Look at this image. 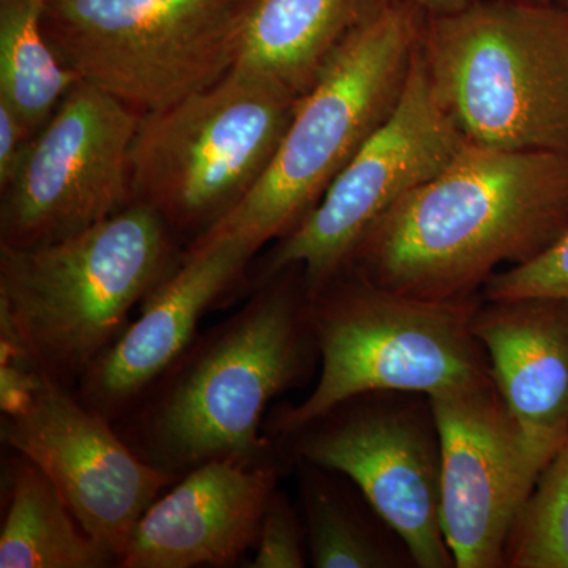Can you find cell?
Instances as JSON below:
<instances>
[{"label": "cell", "instance_id": "cell-16", "mask_svg": "<svg viewBox=\"0 0 568 568\" xmlns=\"http://www.w3.org/2000/svg\"><path fill=\"white\" fill-rule=\"evenodd\" d=\"M474 332L497 392L545 469L568 436V302L481 298Z\"/></svg>", "mask_w": 568, "mask_h": 568}, {"label": "cell", "instance_id": "cell-20", "mask_svg": "<svg viewBox=\"0 0 568 568\" xmlns=\"http://www.w3.org/2000/svg\"><path fill=\"white\" fill-rule=\"evenodd\" d=\"M47 0H0V102L36 134L81 81L43 31Z\"/></svg>", "mask_w": 568, "mask_h": 568}, {"label": "cell", "instance_id": "cell-5", "mask_svg": "<svg viewBox=\"0 0 568 568\" xmlns=\"http://www.w3.org/2000/svg\"><path fill=\"white\" fill-rule=\"evenodd\" d=\"M481 295L429 301L381 286L347 265L308 294L320 351L315 388L298 405L267 414L264 435L278 439L355 395L410 392L432 396L491 376L474 332Z\"/></svg>", "mask_w": 568, "mask_h": 568}, {"label": "cell", "instance_id": "cell-13", "mask_svg": "<svg viewBox=\"0 0 568 568\" xmlns=\"http://www.w3.org/2000/svg\"><path fill=\"white\" fill-rule=\"evenodd\" d=\"M0 439L48 474L85 530L119 560L144 511L179 480L144 462L114 424L47 376L31 405L2 416Z\"/></svg>", "mask_w": 568, "mask_h": 568}, {"label": "cell", "instance_id": "cell-22", "mask_svg": "<svg viewBox=\"0 0 568 568\" xmlns=\"http://www.w3.org/2000/svg\"><path fill=\"white\" fill-rule=\"evenodd\" d=\"M548 297L568 302V231L528 263L493 275L481 290L485 301Z\"/></svg>", "mask_w": 568, "mask_h": 568}, {"label": "cell", "instance_id": "cell-27", "mask_svg": "<svg viewBox=\"0 0 568 568\" xmlns=\"http://www.w3.org/2000/svg\"><path fill=\"white\" fill-rule=\"evenodd\" d=\"M558 6L562 7L568 13V0H558Z\"/></svg>", "mask_w": 568, "mask_h": 568}, {"label": "cell", "instance_id": "cell-8", "mask_svg": "<svg viewBox=\"0 0 568 568\" xmlns=\"http://www.w3.org/2000/svg\"><path fill=\"white\" fill-rule=\"evenodd\" d=\"M237 0H47L43 31L82 81L140 115L222 81L237 61Z\"/></svg>", "mask_w": 568, "mask_h": 568}, {"label": "cell", "instance_id": "cell-2", "mask_svg": "<svg viewBox=\"0 0 568 568\" xmlns=\"http://www.w3.org/2000/svg\"><path fill=\"white\" fill-rule=\"evenodd\" d=\"M317 362L304 271L291 265L257 280L239 312L197 334L114 426L144 462L178 478L215 459L283 458L264 435L268 405Z\"/></svg>", "mask_w": 568, "mask_h": 568}, {"label": "cell", "instance_id": "cell-9", "mask_svg": "<svg viewBox=\"0 0 568 568\" xmlns=\"http://www.w3.org/2000/svg\"><path fill=\"white\" fill-rule=\"evenodd\" d=\"M287 465L349 478L405 541L418 568H457L440 525V435L429 396L355 395L274 439Z\"/></svg>", "mask_w": 568, "mask_h": 568}, {"label": "cell", "instance_id": "cell-23", "mask_svg": "<svg viewBox=\"0 0 568 568\" xmlns=\"http://www.w3.org/2000/svg\"><path fill=\"white\" fill-rule=\"evenodd\" d=\"M304 519L282 489L265 510L250 568H304L308 562Z\"/></svg>", "mask_w": 568, "mask_h": 568}, {"label": "cell", "instance_id": "cell-1", "mask_svg": "<svg viewBox=\"0 0 568 568\" xmlns=\"http://www.w3.org/2000/svg\"><path fill=\"white\" fill-rule=\"evenodd\" d=\"M568 231V153L466 142L432 181L384 213L353 261L373 282L429 301L481 295Z\"/></svg>", "mask_w": 568, "mask_h": 568}, {"label": "cell", "instance_id": "cell-6", "mask_svg": "<svg viewBox=\"0 0 568 568\" xmlns=\"http://www.w3.org/2000/svg\"><path fill=\"white\" fill-rule=\"evenodd\" d=\"M420 52L467 142L568 153V13L558 3L478 0L426 17Z\"/></svg>", "mask_w": 568, "mask_h": 568}, {"label": "cell", "instance_id": "cell-18", "mask_svg": "<svg viewBox=\"0 0 568 568\" xmlns=\"http://www.w3.org/2000/svg\"><path fill=\"white\" fill-rule=\"evenodd\" d=\"M7 507L0 568H111L119 558L85 530L62 493L32 459L17 454L3 470Z\"/></svg>", "mask_w": 568, "mask_h": 568}, {"label": "cell", "instance_id": "cell-26", "mask_svg": "<svg viewBox=\"0 0 568 568\" xmlns=\"http://www.w3.org/2000/svg\"><path fill=\"white\" fill-rule=\"evenodd\" d=\"M519 2H530V3H558V0H519Z\"/></svg>", "mask_w": 568, "mask_h": 568}, {"label": "cell", "instance_id": "cell-21", "mask_svg": "<svg viewBox=\"0 0 568 568\" xmlns=\"http://www.w3.org/2000/svg\"><path fill=\"white\" fill-rule=\"evenodd\" d=\"M506 567L568 568V436L541 470L511 532Z\"/></svg>", "mask_w": 568, "mask_h": 568}, {"label": "cell", "instance_id": "cell-14", "mask_svg": "<svg viewBox=\"0 0 568 568\" xmlns=\"http://www.w3.org/2000/svg\"><path fill=\"white\" fill-rule=\"evenodd\" d=\"M256 250L237 237L194 241L140 305V315L85 372L82 405L118 425L196 338L205 313L244 280Z\"/></svg>", "mask_w": 568, "mask_h": 568}, {"label": "cell", "instance_id": "cell-3", "mask_svg": "<svg viewBox=\"0 0 568 568\" xmlns=\"http://www.w3.org/2000/svg\"><path fill=\"white\" fill-rule=\"evenodd\" d=\"M182 256L178 234L142 204L54 244L0 245V336L74 392Z\"/></svg>", "mask_w": 568, "mask_h": 568}, {"label": "cell", "instance_id": "cell-17", "mask_svg": "<svg viewBox=\"0 0 568 568\" xmlns=\"http://www.w3.org/2000/svg\"><path fill=\"white\" fill-rule=\"evenodd\" d=\"M387 0H237L233 70L282 85L301 99L347 37Z\"/></svg>", "mask_w": 568, "mask_h": 568}, {"label": "cell", "instance_id": "cell-15", "mask_svg": "<svg viewBox=\"0 0 568 568\" xmlns=\"http://www.w3.org/2000/svg\"><path fill=\"white\" fill-rule=\"evenodd\" d=\"M286 459L226 458L190 470L134 526L121 568H226L256 547Z\"/></svg>", "mask_w": 568, "mask_h": 568}, {"label": "cell", "instance_id": "cell-25", "mask_svg": "<svg viewBox=\"0 0 568 568\" xmlns=\"http://www.w3.org/2000/svg\"><path fill=\"white\" fill-rule=\"evenodd\" d=\"M409 2L424 11L426 17H446V14L466 10L478 0H409Z\"/></svg>", "mask_w": 568, "mask_h": 568}, {"label": "cell", "instance_id": "cell-7", "mask_svg": "<svg viewBox=\"0 0 568 568\" xmlns=\"http://www.w3.org/2000/svg\"><path fill=\"white\" fill-rule=\"evenodd\" d=\"M297 100L231 70L212 88L141 115L130 153L133 204L192 242L237 207L271 166Z\"/></svg>", "mask_w": 568, "mask_h": 568}, {"label": "cell", "instance_id": "cell-11", "mask_svg": "<svg viewBox=\"0 0 568 568\" xmlns=\"http://www.w3.org/2000/svg\"><path fill=\"white\" fill-rule=\"evenodd\" d=\"M140 121L114 97L78 82L0 189V245L54 244L132 205L130 153Z\"/></svg>", "mask_w": 568, "mask_h": 568}, {"label": "cell", "instance_id": "cell-19", "mask_svg": "<svg viewBox=\"0 0 568 568\" xmlns=\"http://www.w3.org/2000/svg\"><path fill=\"white\" fill-rule=\"evenodd\" d=\"M301 484L302 511L308 559L316 568L416 567L403 538L376 514L355 499L334 470L294 462Z\"/></svg>", "mask_w": 568, "mask_h": 568}, {"label": "cell", "instance_id": "cell-10", "mask_svg": "<svg viewBox=\"0 0 568 568\" xmlns=\"http://www.w3.org/2000/svg\"><path fill=\"white\" fill-rule=\"evenodd\" d=\"M466 142L433 92L418 43L390 118L336 175L304 222L280 239L260 278L301 265L306 291L315 293L351 264L369 227L436 178Z\"/></svg>", "mask_w": 568, "mask_h": 568}, {"label": "cell", "instance_id": "cell-24", "mask_svg": "<svg viewBox=\"0 0 568 568\" xmlns=\"http://www.w3.org/2000/svg\"><path fill=\"white\" fill-rule=\"evenodd\" d=\"M33 133L9 104L0 102V189L17 173Z\"/></svg>", "mask_w": 568, "mask_h": 568}, {"label": "cell", "instance_id": "cell-4", "mask_svg": "<svg viewBox=\"0 0 568 568\" xmlns=\"http://www.w3.org/2000/svg\"><path fill=\"white\" fill-rule=\"evenodd\" d=\"M425 21L424 11L409 0H387L358 26L297 100L282 144L253 192L194 241L237 237L260 252L293 233L390 118Z\"/></svg>", "mask_w": 568, "mask_h": 568}, {"label": "cell", "instance_id": "cell-12", "mask_svg": "<svg viewBox=\"0 0 568 568\" xmlns=\"http://www.w3.org/2000/svg\"><path fill=\"white\" fill-rule=\"evenodd\" d=\"M440 435V525L457 568L506 567L541 467L493 376L429 396Z\"/></svg>", "mask_w": 568, "mask_h": 568}]
</instances>
